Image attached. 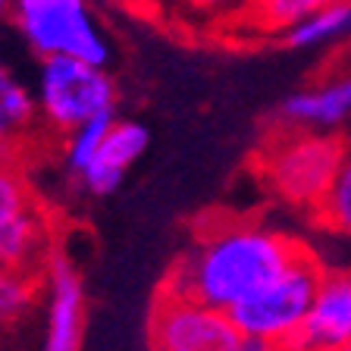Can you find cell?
<instances>
[{"label":"cell","instance_id":"1","mask_svg":"<svg viewBox=\"0 0 351 351\" xmlns=\"http://www.w3.org/2000/svg\"><path fill=\"white\" fill-rule=\"evenodd\" d=\"M298 251V241L279 229L254 219H223L197 232L160 289L232 311L263 282H270L285 263H292Z\"/></svg>","mask_w":351,"mask_h":351},{"label":"cell","instance_id":"2","mask_svg":"<svg viewBox=\"0 0 351 351\" xmlns=\"http://www.w3.org/2000/svg\"><path fill=\"white\" fill-rule=\"evenodd\" d=\"M345 145L348 141L339 138L336 132L282 129L261 151L257 173L279 201L317 210L326 189L336 179Z\"/></svg>","mask_w":351,"mask_h":351},{"label":"cell","instance_id":"3","mask_svg":"<svg viewBox=\"0 0 351 351\" xmlns=\"http://www.w3.org/2000/svg\"><path fill=\"white\" fill-rule=\"evenodd\" d=\"M35 101L41 125L63 138L75 125L117 113V82L101 63L47 57L38 66Z\"/></svg>","mask_w":351,"mask_h":351},{"label":"cell","instance_id":"4","mask_svg":"<svg viewBox=\"0 0 351 351\" xmlns=\"http://www.w3.org/2000/svg\"><path fill=\"white\" fill-rule=\"evenodd\" d=\"M10 22L41 60L75 57L110 63V41L88 0H13Z\"/></svg>","mask_w":351,"mask_h":351},{"label":"cell","instance_id":"5","mask_svg":"<svg viewBox=\"0 0 351 351\" xmlns=\"http://www.w3.org/2000/svg\"><path fill=\"white\" fill-rule=\"evenodd\" d=\"M320 276V261L301 248L292 257V263H285L270 282H263L254 295H248L241 304L229 311L235 326L241 329V336H257L289 345L311 311Z\"/></svg>","mask_w":351,"mask_h":351},{"label":"cell","instance_id":"6","mask_svg":"<svg viewBox=\"0 0 351 351\" xmlns=\"http://www.w3.org/2000/svg\"><path fill=\"white\" fill-rule=\"evenodd\" d=\"M147 342L151 351H241L245 336L229 311L160 289L147 320Z\"/></svg>","mask_w":351,"mask_h":351},{"label":"cell","instance_id":"7","mask_svg":"<svg viewBox=\"0 0 351 351\" xmlns=\"http://www.w3.org/2000/svg\"><path fill=\"white\" fill-rule=\"evenodd\" d=\"M44 282V336L41 351H82L85 339V285L75 263L53 251L41 270Z\"/></svg>","mask_w":351,"mask_h":351},{"label":"cell","instance_id":"8","mask_svg":"<svg viewBox=\"0 0 351 351\" xmlns=\"http://www.w3.org/2000/svg\"><path fill=\"white\" fill-rule=\"evenodd\" d=\"M351 342V273L323 270L301 329L285 351H339Z\"/></svg>","mask_w":351,"mask_h":351},{"label":"cell","instance_id":"9","mask_svg":"<svg viewBox=\"0 0 351 351\" xmlns=\"http://www.w3.org/2000/svg\"><path fill=\"white\" fill-rule=\"evenodd\" d=\"M147 129L135 119H113L110 132L104 135L97 154L91 157V163L85 167V173L79 176V185L95 197L113 195L123 185L125 173L141 160V154L147 151Z\"/></svg>","mask_w":351,"mask_h":351},{"label":"cell","instance_id":"10","mask_svg":"<svg viewBox=\"0 0 351 351\" xmlns=\"http://www.w3.org/2000/svg\"><path fill=\"white\" fill-rule=\"evenodd\" d=\"M351 117V69L320 85L301 88L289 95L279 107V119L285 129L336 132Z\"/></svg>","mask_w":351,"mask_h":351},{"label":"cell","instance_id":"11","mask_svg":"<svg viewBox=\"0 0 351 351\" xmlns=\"http://www.w3.org/2000/svg\"><path fill=\"white\" fill-rule=\"evenodd\" d=\"M53 251V217L41 201L0 226V267L41 273Z\"/></svg>","mask_w":351,"mask_h":351},{"label":"cell","instance_id":"12","mask_svg":"<svg viewBox=\"0 0 351 351\" xmlns=\"http://www.w3.org/2000/svg\"><path fill=\"white\" fill-rule=\"evenodd\" d=\"M41 132L35 91L22 85L7 66L0 63V154L19 157Z\"/></svg>","mask_w":351,"mask_h":351},{"label":"cell","instance_id":"13","mask_svg":"<svg viewBox=\"0 0 351 351\" xmlns=\"http://www.w3.org/2000/svg\"><path fill=\"white\" fill-rule=\"evenodd\" d=\"M282 41L292 51H323V47L351 41V0H339L304 16L285 32Z\"/></svg>","mask_w":351,"mask_h":351},{"label":"cell","instance_id":"14","mask_svg":"<svg viewBox=\"0 0 351 351\" xmlns=\"http://www.w3.org/2000/svg\"><path fill=\"white\" fill-rule=\"evenodd\" d=\"M41 292H44L41 273L0 267V332L25 320Z\"/></svg>","mask_w":351,"mask_h":351},{"label":"cell","instance_id":"15","mask_svg":"<svg viewBox=\"0 0 351 351\" xmlns=\"http://www.w3.org/2000/svg\"><path fill=\"white\" fill-rule=\"evenodd\" d=\"M339 0H254L248 13V29L263 35H285L295 22Z\"/></svg>","mask_w":351,"mask_h":351},{"label":"cell","instance_id":"16","mask_svg":"<svg viewBox=\"0 0 351 351\" xmlns=\"http://www.w3.org/2000/svg\"><path fill=\"white\" fill-rule=\"evenodd\" d=\"M317 217L326 229L339 235H351V141L345 145L342 163L336 169V179L326 189L320 207H317Z\"/></svg>","mask_w":351,"mask_h":351},{"label":"cell","instance_id":"17","mask_svg":"<svg viewBox=\"0 0 351 351\" xmlns=\"http://www.w3.org/2000/svg\"><path fill=\"white\" fill-rule=\"evenodd\" d=\"M113 119H117V113H110V117H97V119H91V123L75 125L73 132H66L63 135V167H66V173L73 176L75 182H79V176L85 173L88 163H91V157L97 154L104 135H107L110 125H113Z\"/></svg>","mask_w":351,"mask_h":351},{"label":"cell","instance_id":"18","mask_svg":"<svg viewBox=\"0 0 351 351\" xmlns=\"http://www.w3.org/2000/svg\"><path fill=\"white\" fill-rule=\"evenodd\" d=\"M182 16L217 29H248V13L254 0H169Z\"/></svg>","mask_w":351,"mask_h":351},{"label":"cell","instance_id":"19","mask_svg":"<svg viewBox=\"0 0 351 351\" xmlns=\"http://www.w3.org/2000/svg\"><path fill=\"white\" fill-rule=\"evenodd\" d=\"M38 197L32 191V182L25 169H22L19 157L0 154V226L19 217L22 210H29Z\"/></svg>","mask_w":351,"mask_h":351},{"label":"cell","instance_id":"20","mask_svg":"<svg viewBox=\"0 0 351 351\" xmlns=\"http://www.w3.org/2000/svg\"><path fill=\"white\" fill-rule=\"evenodd\" d=\"M241 351H285V345L270 342V339H257V336H245Z\"/></svg>","mask_w":351,"mask_h":351},{"label":"cell","instance_id":"21","mask_svg":"<svg viewBox=\"0 0 351 351\" xmlns=\"http://www.w3.org/2000/svg\"><path fill=\"white\" fill-rule=\"evenodd\" d=\"M107 3H117V7H138V3H147V0H107Z\"/></svg>","mask_w":351,"mask_h":351},{"label":"cell","instance_id":"22","mask_svg":"<svg viewBox=\"0 0 351 351\" xmlns=\"http://www.w3.org/2000/svg\"><path fill=\"white\" fill-rule=\"evenodd\" d=\"M10 3H13V0H0V19H3V16H10Z\"/></svg>","mask_w":351,"mask_h":351},{"label":"cell","instance_id":"23","mask_svg":"<svg viewBox=\"0 0 351 351\" xmlns=\"http://www.w3.org/2000/svg\"><path fill=\"white\" fill-rule=\"evenodd\" d=\"M339 351H351V342H348V345H342V348H339Z\"/></svg>","mask_w":351,"mask_h":351}]
</instances>
